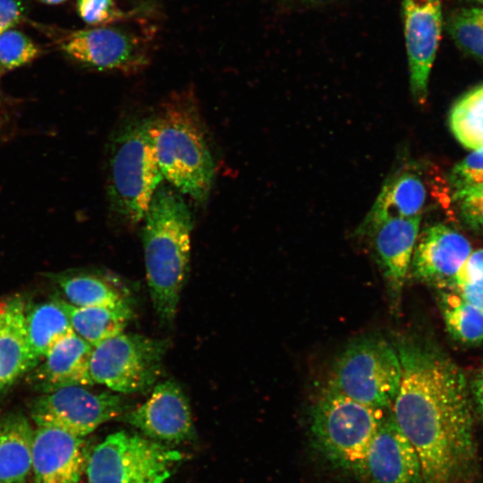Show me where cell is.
<instances>
[{
  "label": "cell",
  "mask_w": 483,
  "mask_h": 483,
  "mask_svg": "<svg viewBox=\"0 0 483 483\" xmlns=\"http://www.w3.org/2000/svg\"><path fill=\"white\" fill-rule=\"evenodd\" d=\"M395 348L402 377L391 412L418 454L422 483H472L478 455L463 372L428 344Z\"/></svg>",
  "instance_id": "cell-1"
},
{
  "label": "cell",
  "mask_w": 483,
  "mask_h": 483,
  "mask_svg": "<svg viewBox=\"0 0 483 483\" xmlns=\"http://www.w3.org/2000/svg\"><path fill=\"white\" fill-rule=\"evenodd\" d=\"M148 123L164 179L182 195L205 202L214 182L215 162L193 91L169 95Z\"/></svg>",
  "instance_id": "cell-2"
},
{
  "label": "cell",
  "mask_w": 483,
  "mask_h": 483,
  "mask_svg": "<svg viewBox=\"0 0 483 483\" xmlns=\"http://www.w3.org/2000/svg\"><path fill=\"white\" fill-rule=\"evenodd\" d=\"M147 282L154 309L173 323L191 259V212L182 193L160 185L143 217Z\"/></svg>",
  "instance_id": "cell-3"
},
{
  "label": "cell",
  "mask_w": 483,
  "mask_h": 483,
  "mask_svg": "<svg viewBox=\"0 0 483 483\" xmlns=\"http://www.w3.org/2000/svg\"><path fill=\"white\" fill-rule=\"evenodd\" d=\"M106 197L116 226L133 229L160 187V171L148 117L131 115L114 129L108 144Z\"/></svg>",
  "instance_id": "cell-4"
},
{
  "label": "cell",
  "mask_w": 483,
  "mask_h": 483,
  "mask_svg": "<svg viewBox=\"0 0 483 483\" xmlns=\"http://www.w3.org/2000/svg\"><path fill=\"white\" fill-rule=\"evenodd\" d=\"M389 411L326 387L310 413L315 448L333 467L361 479L370 443Z\"/></svg>",
  "instance_id": "cell-5"
},
{
  "label": "cell",
  "mask_w": 483,
  "mask_h": 483,
  "mask_svg": "<svg viewBox=\"0 0 483 483\" xmlns=\"http://www.w3.org/2000/svg\"><path fill=\"white\" fill-rule=\"evenodd\" d=\"M402 377L395 346L380 336H363L336 359L326 388L358 402L391 410Z\"/></svg>",
  "instance_id": "cell-6"
},
{
  "label": "cell",
  "mask_w": 483,
  "mask_h": 483,
  "mask_svg": "<svg viewBox=\"0 0 483 483\" xmlns=\"http://www.w3.org/2000/svg\"><path fill=\"white\" fill-rule=\"evenodd\" d=\"M183 455L138 434L108 435L89 453V483H165Z\"/></svg>",
  "instance_id": "cell-7"
},
{
  "label": "cell",
  "mask_w": 483,
  "mask_h": 483,
  "mask_svg": "<svg viewBox=\"0 0 483 483\" xmlns=\"http://www.w3.org/2000/svg\"><path fill=\"white\" fill-rule=\"evenodd\" d=\"M167 346L165 340L121 333L93 347L90 378L118 393L145 391L159 377Z\"/></svg>",
  "instance_id": "cell-8"
},
{
  "label": "cell",
  "mask_w": 483,
  "mask_h": 483,
  "mask_svg": "<svg viewBox=\"0 0 483 483\" xmlns=\"http://www.w3.org/2000/svg\"><path fill=\"white\" fill-rule=\"evenodd\" d=\"M83 386H67L44 393L30 404L31 419L37 426L55 427L84 437L124 412L121 395L95 393Z\"/></svg>",
  "instance_id": "cell-9"
},
{
  "label": "cell",
  "mask_w": 483,
  "mask_h": 483,
  "mask_svg": "<svg viewBox=\"0 0 483 483\" xmlns=\"http://www.w3.org/2000/svg\"><path fill=\"white\" fill-rule=\"evenodd\" d=\"M63 50L73 59L98 70L133 74L149 62L145 40L126 30L100 26L72 32Z\"/></svg>",
  "instance_id": "cell-10"
},
{
  "label": "cell",
  "mask_w": 483,
  "mask_h": 483,
  "mask_svg": "<svg viewBox=\"0 0 483 483\" xmlns=\"http://www.w3.org/2000/svg\"><path fill=\"white\" fill-rule=\"evenodd\" d=\"M402 18L410 88L414 100L423 104L441 38V1L402 0Z\"/></svg>",
  "instance_id": "cell-11"
},
{
  "label": "cell",
  "mask_w": 483,
  "mask_h": 483,
  "mask_svg": "<svg viewBox=\"0 0 483 483\" xmlns=\"http://www.w3.org/2000/svg\"><path fill=\"white\" fill-rule=\"evenodd\" d=\"M123 419L156 441L178 444L193 436L189 401L172 380L157 384L150 397L125 413Z\"/></svg>",
  "instance_id": "cell-12"
},
{
  "label": "cell",
  "mask_w": 483,
  "mask_h": 483,
  "mask_svg": "<svg viewBox=\"0 0 483 483\" xmlns=\"http://www.w3.org/2000/svg\"><path fill=\"white\" fill-rule=\"evenodd\" d=\"M361 479L366 483H422L418 454L391 410L370 443Z\"/></svg>",
  "instance_id": "cell-13"
},
{
  "label": "cell",
  "mask_w": 483,
  "mask_h": 483,
  "mask_svg": "<svg viewBox=\"0 0 483 483\" xmlns=\"http://www.w3.org/2000/svg\"><path fill=\"white\" fill-rule=\"evenodd\" d=\"M37 427L32 449L34 483H79L90 453L86 440L58 428Z\"/></svg>",
  "instance_id": "cell-14"
},
{
  "label": "cell",
  "mask_w": 483,
  "mask_h": 483,
  "mask_svg": "<svg viewBox=\"0 0 483 483\" xmlns=\"http://www.w3.org/2000/svg\"><path fill=\"white\" fill-rule=\"evenodd\" d=\"M421 216L386 218L362 235H372L393 305L399 302L418 239Z\"/></svg>",
  "instance_id": "cell-15"
},
{
  "label": "cell",
  "mask_w": 483,
  "mask_h": 483,
  "mask_svg": "<svg viewBox=\"0 0 483 483\" xmlns=\"http://www.w3.org/2000/svg\"><path fill=\"white\" fill-rule=\"evenodd\" d=\"M471 247L451 227L436 224L426 228L415 245L411 267L417 278L438 285H452Z\"/></svg>",
  "instance_id": "cell-16"
},
{
  "label": "cell",
  "mask_w": 483,
  "mask_h": 483,
  "mask_svg": "<svg viewBox=\"0 0 483 483\" xmlns=\"http://www.w3.org/2000/svg\"><path fill=\"white\" fill-rule=\"evenodd\" d=\"M419 172L417 165L408 164L391 174L357 233L386 218L421 216L428 208L429 191Z\"/></svg>",
  "instance_id": "cell-17"
},
{
  "label": "cell",
  "mask_w": 483,
  "mask_h": 483,
  "mask_svg": "<svg viewBox=\"0 0 483 483\" xmlns=\"http://www.w3.org/2000/svg\"><path fill=\"white\" fill-rule=\"evenodd\" d=\"M93 346L74 331L59 340L35 366L32 382L44 393L60 387L89 386V361Z\"/></svg>",
  "instance_id": "cell-18"
},
{
  "label": "cell",
  "mask_w": 483,
  "mask_h": 483,
  "mask_svg": "<svg viewBox=\"0 0 483 483\" xmlns=\"http://www.w3.org/2000/svg\"><path fill=\"white\" fill-rule=\"evenodd\" d=\"M25 301L18 296L0 302V388L37 365L25 322Z\"/></svg>",
  "instance_id": "cell-19"
},
{
  "label": "cell",
  "mask_w": 483,
  "mask_h": 483,
  "mask_svg": "<svg viewBox=\"0 0 483 483\" xmlns=\"http://www.w3.org/2000/svg\"><path fill=\"white\" fill-rule=\"evenodd\" d=\"M34 431L22 414L0 419V481L26 483L32 468Z\"/></svg>",
  "instance_id": "cell-20"
},
{
  "label": "cell",
  "mask_w": 483,
  "mask_h": 483,
  "mask_svg": "<svg viewBox=\"0 0 483 483\" xmlns=\"http://www.w3.org/2000/svg\"><path fill=\"white\" fill-rule=\"evenodd\" d=\"M67 300L76 307H114L129 303L114 279L96 272H69L51 275Z\"/></svg>",
  "instance_id": "cell-21"
},
{
  "label": "cell",
  "mask_w": 483,
  "mask_h": 483,
  "mask_svg": "<svg viewBox=\"0 0 483 483\" xmlns=\"http://www.w3.org/2000/svg\"><path fill=\"white\" fill-rule=\"evenodd\" d=\"M73 331L93 347L123 332L133 316L129 303L108 307H76L61 299Z\"/></svg>",
  "instance_id": "cell-22"
},
{
  "label": "cell",
  "mask_w": 483,
  "mask_h": 483,
  "mask_svg": "<svg viewBox=\"0 0 483 483\" xmlns=\"http://www.w3.org/2000/svg\"><path fill=\"white\" fill-rule=\"evenodd\" d=\"M25 322L37 364L59 340L73 332L60 298L41 301L30 308L26 305Z\"/></svg>",
  "instance_id": "cell-23"
},
{
  "label": "cell",
  "mask_w": 483,
  "mask_h": 483,
  "mask_svg": "<svg viewBox=\"0 0 483 483\" xmlns=\"http://www.w3.org/2000/svg\"><path fill=\"white\" fill-rule=\"evenodd\" d=\"M450 129L456 140L469 149L483 147V84L462 96L449 115Z\"/></svg>",
  "instance_id": "cell-24"
},
{
  "label": "cell",
  "mask_w": 483,
  "mask_h": 483,
  "mask_svg": "<svg viewBox=\"0 0 483 483\" xmlns=\"http://www.w3.org/2000/svg\"><path fill=\"white\" fill-rule=\"evenodd\" d=\"M442 307L446 327L457 340L475 343L483 340V313L457 292H445Z\"/></svg>",
  "instance_id": "cell-25"
},
{
  "label": "cell",
  "mask_w": 483,
  "mask_h": 483,
  "mask_svg": "<svg viewBox=\"0 0 483 483\" xmlns=\"http://www.w3.org/2000/svg\"><path fill=\"white\" fill-rule=\"evenodd\" d=\"M446 29L464 54L483 61V8H461L452 13Z\"/></svg>",
  "instance_id": "cell-26"
},
{
  "label": "cell",
  "mask_w": 483,
  "mask_h": 483,
  "mask_svg": "<svg viewBox=\"0 0 483 483\" xmlns=\"http://www.w3.org/2000/svg\"><path fill=\"white\" fill-rule=\"evenodd\" d=\"M37 45L23 32L8 30L0 35V66L12 70L33 60L38 54Z\"/></svg>",
  "instance_id": "cell-27"
},
{
  "label": "cell",
  "mask_w": 483,
  "mask_h": 483,
  "mask_svg": "<svg viewBox=\"0 0 483 483\" xmlns=\"http://www.w3.org/2000/svg\"><path fill=\"white\" fill-rule=\"evenodd\" d=\"M453 200L463 225L483 233V182L454 191Z\"/></svg>",
  "instance_id": "cell-28"
},
{
  "label": "cell",
  "mask_w": 483,
  "mask_h": 483,
  "mask_svg": "<svg viewBox=\"0 0 483 483\" xmlns=\"http://www.w3.org/2000/svg\"><path fill=\"white\" fill-rule=\"evenodd\" d=\"M80 17L93 26H108L129 17L114 0H77Z\"/></svg>",
  "instance_id": "cell-29"
},
{
  "label": "cell",
  "mask_w": 483,
  "mask_h": 483,
  "mask_svg": "<svg viewBox=\"0 0 483 483\" xmlns=\"http://www.w3.org/2000/svg\"><path fill=\"white\" fill-rule=\"evenodd\" d=\"M448 179L454 191L483 182V147L457 163Z\"/></svg>",
  "instance_id": "cell-30"
},
{
  "label": "cell",
  "mask_w": 483,
  "mask_h": 483,
  "mask_svg": "<svg viewBox=\"0 0 483 483\" xmlns=\"http://www.w3.org/2000/svg\"><path fill=\"white\" fill-rule=\"evenodd\" d=\"M455 283L483 286V249L470 253L455 275L453 284Z\"/></svg>",
  "instance_id": "cell-31"
},
{
  "label": "cell",
  "mask_w": 483,
  "mask_h": 483,
  "mask_svg": "<svg viewBox=\"0 0 483 483\" xmlns=\"http://www.w3.org/2000/svg\"><path fill=\"white\" fill-rule=\"evenodd\" d=\"M23 15L21 0H0V35L18 24Z\"/></svg>",
  "instance_id": "cell-32"
},
{
  "label": "cell",
  "mask_w": 483,
  "mask_h": 483,
  "mask_svg": "<svg viewBox=\"0 0 483 483\" xmlns=\"http://www.w3.org/2000/svg\"><path fill=\"white\" fill-rule=\"evenodd\" d=\"M452 286L455 292L483 313V286L464 283H455Z\"/></svg>",
  "instance_id": "cell-33"
},
{
  "label": "cell",
  "mask_w": 483,
  "mask_h": 483,
  "mask_svg": "<svg viewBox=\"0 0 483 483\" xmlns=\"http://www.w3.org/2000/svg\"><path fill=\"white\" fill-rule=\"evenodd\" d=\"M472 388L475 402L479 413L483 417V367L477 374Z\"/></svg>",
  "instance_id": "cell-34"
},
{
  "label": "cell",
  "mask_w": 483,
  "mask_h": 483,
  "mask_svg": "<svg viewBox=\"0 0 483 483\" xmlns=\"http://www.w3.org/2000/svg\"><path fill=\"white\" fill-rule=\"evenodd\" d=\"M38 1L47 4H58L65 2L66 0H38Z\"/></svg>",
  "instance_id": "cell-35"
},
{
  "label": "cell",
  "mask_w": 483,
  "mask_h": 483,
  "mask_svg": "<svg viewBox=\"0 0 483 483\" xmlns=\"http://www.w3.org/2000/svg\"><path fill=\"white\" fill-rule=\"evenodd\" d=\"M469 2H471V3H476V4H483V0H468Z\"/></svg>",
  "instance_id": "cell-36"
},
{
  "label": "cell",
  "mask_w": 483,
  "mask_h": 483,
  "mask_svg": "<svg viewBox=\"0 0 483 483\" xmlns=\"http://www.w3.org/2000/svg\"><path fill=\"white\" fill-rule=\"evenodd\" d=\"M0 483H4V482H1V481H0Z\"/></svg>",
  "instance_id": "cell-37"
}]
</instances>
